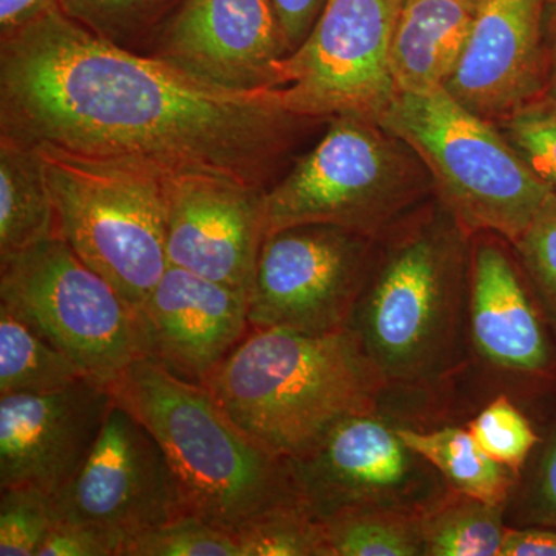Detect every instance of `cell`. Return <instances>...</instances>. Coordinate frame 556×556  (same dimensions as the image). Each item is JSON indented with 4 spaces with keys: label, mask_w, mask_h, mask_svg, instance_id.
<instances>
[{
    "label": "cell",
    "mask_w": 556,
    "mask_h": 556,
    "mask_svg": "<svg viewBox=\"0 0 556 556\" xmlns=\"http://www.w3.org/2000/svg\"><path fill=\"white\" fill-rule=\"evenodd\" d=\"M321 123L273 90L237 93L113 46L58 3L0 40V135L36 148L269 189Z\"/></svg>",
    "instance_id": "obj_1"
},
{
    "label": "cell",
    "mask_w": 556,
    "mask_h": 556,
    "mask_svg": "<svg viewBox=\"0 0 556 556\" xmlns=\"http://www.w3.org/2000/svg\"><path fill=\"white\" fill-rule=\"evenodd\" d=\"M470 233L447 208L420 206L376 240L348 329L387 382L399 422H453L467 388Z\"/></svg>",
    "instance_id": "obj_2"
},
{
    "label": "cell",
    "mask_w": 556,
    "mask_h": 556,
    "mask_svg": "<svg viewBox=\"0 0 556 556\" xmlns=\"http://www.w3.org/2000/svg\"><path fill=\"white\" fill-rule=\"evenodd\" d=\"M204 387L244 433L287 459L348 417L378 412L388 393L348 328L327 334L251 328Z\"/></svg>",
    "instance_id": "obj_3"
},
{
    "label": "cell",
    "mask_w": 556,
    "mask_h": 556,
    "mask_svg": "<svg viewBox=\"0 0 556 556\" xmlns=\"http://www.w3.org/2000/svg\"><path fill=\"white\" fill-rule=\"evenodd\" d=\"M110 387L160 442L189 515L237 533L270 511L305 504L289 459L244 433L206 387L149 357L134 362Z\"/></svg>",
    "instance_id": "obj_4"
},
{
    "label": "cell",
    "mask_w": 556,
    "mask_h": 556,
    "mask_svg": "<svg viewBox=\"0 0 556 556\" xmlns=\"http://www.w3.org/2000/svg\"><path fill=\"white\" fill-rule=\"evenodd\" d=\"M416 153L439 204L470 236L490 232L515 244L552 192L495 124L445 89L397 93L378 121Z\"/></svg>",
    "instance_id": "obj_5"
},
{
    "label": "cell",
    "mask_w": 556,
    "mask_h": 556,
    "mask_svg": "<svg viewBox=\"0 0 556 556\" xmlns=\"http://www.w3.org/2000/svg\"><path fill=\"white\" fill-rule=\"evenodd\" d=\"M431 190L433 179L405 142L375 121L340 115L266 190V229L324 223L379 239Z\"/></svg>",
    "instance_id": "obj_6"
},
{
    "label": "cell",
    "mask_w": 556,
    "mask_h": 556,
    "mask_svg": "<svg viewBox=\"0 0 556 556\" xmlns=\"http://www.w3.org/2000/svg\"><path fill=\"white\" fill-rule=\"evenodd\" d=\"M39 149L58 236L138 309L169 268L166 175L127 161Z\"/></svg>",
    "instance_id": "obj_7"
},
{
    "label": "cell",
    "mask_w": 556,
    "mask_h": 556,
    "mask_svg": "<svg viewBox=\"0 0 556 556\" xmlns=\"http://www.w3.org/2000/svg\"><path fill=\"white\" fill-rule=\"evenodd\" d=\"M0 305L101 382L149 357L138 309L60 236L0 258Z\"/></svg>",
    "instance_id": "obj_8"
},
{
    "label": "cell",
    "mask_w": 556,
    "mask_h": 556,
    "mask_svg": "<svg viewBox=\"0 0 556 556\" xmlns=\"http://www.w3.org/2000/svg\"><path fill=\"white\" fill-rule=\"evenodd\" d=\"M556 332L507 240L470 237L467 388L478 402L526 399L556 388Z\"/></svg>",
    "instance_id": "obj_9"
},
{
    "label": "cell",
    "mask_w": 556,
    "mask_h": 556,
    "mask_svg": "<svg viewBox=\"0 0 556 556\" xmlns=\"http://www.w3.org/2000/svg\"><path fill=\"white\" fill-rule=\"evenodd\" d=\"M401 0H327L306 39L278 65L281 108L302 118L378 123L396 98L390 42Z\"/></svg>",
    "instance_id": "obj_10"
},
{
    "label": "cell",
    "mask_w": 556,
    "mask_h": 556,
    "mask_svg": "<svg viewBox=\"0 0 556 556\" xmlns=\"http://www.w3.org/2000/svg\"><path fill=\"white\" fill-rule=\"evenodd\" d=\"M376 240L324 223L269 232L248 294L251 328L303 334L346 329Z\"/></svg>",
    "instance_id": "obj_11"
},
{
    "label": "cell",
    "mask_w": 556,
    "mask_h": 556,
    "mask_svg": "<svg viewBox=\"0 0 556 556\" xmlns=\"http://www.w3.org/2000/svg\"><path fill=\"white\" fill-rule=\"evenodd\" d=\"M386 413L348 417L313 448L289 459L305 506L318 519L350 508L422 515L448 492L441 475L399 437Z\"/></svg>",
    "instance_id": "obj_12"
},
{
    "label": "cell",
    "mask_w": 556,
    "mask_h": 556,
    "mask_svg": "<svg viewBox=\"0 0 556 556\" xmlns=\"http://www.w3.org/2000/svg\"><path fill=\"white\" fill-rule=\"evenodd\" d=\"M53 503L58 521L100 530L121 552L131 538L189 515L160 442L116 401L86 463Z\"/></svg>",
    "instance_id": "obj_13"
},
{
    "label": "cell",
    "mask_w": 556,
    "mask_h": 556,
    "mask_svg": "<svg viewBox=\"0 0 556 556\" xmlns=\"http://www.w3.org/2000/svg\"><path fill=\"white\" fill-rule=\"evenodd\" d=\"M148 54L211 86L257 93L277 89L288 50L270 0H185Z\"/></svg>",
    "instance_id": "obj_14"
},
{
    "label": "cell",
    "mask_w": 556,
    "mask_h": 556,
    "mask_svg": "<svg viewBox=\"0 0 556 556\" xmlns=\"http://www.w3.org/2000/svg\"><path fill=\"white\" fill-rule=\"evenodd\" d=\"M115 396L87 378L53 393L0 396V489L30 485L56 496L100 438Z\"/></svg>",
    "instance_id": "obj_15"
},
{
    "label": "cell",
    "mask_w": 556,
    "mask_h": 556,
    "mask_svg": "<svg viewBox=\"0 0 556 556\" xmlns=\"http://www.w3.org/2000/svg\"><path fill=\"white\" fill-rule=\"evenodd\" d=\"M266 190L206 175L167 177L169 266L249 294L268 233Z\"/></svg>",
    "instance_id": "obj_16"
},
{
    "label": "cell",
    "mask_w": 556,
    "mask_h": 556,
    "mask_svg": "<svg viewBox=\"0 0 556 556\" xmlns=\"http://www.w3.org/2000/svg\"><path fill=\"white\" fill-rule=\"evenodd\" d=\"M547 0H479L466 50L445 90L497 123L547 90Z\"/></svg>",
    "instance_id": "obj_17"
},
{
    "label": "cell",
    "mask_w": 556,
    "mask_h": 556,
    "mask_svg": "<svg viewBox=\"0 0 556 556\" xmlns=\"http://www.w3.org/2000/svg\"><path fill=\"white\" fill-rule=\"evenodd\" d=\"M247 292L169 266L138 308L149 358L206 386L248 334Z\"/></svg>",
    "instance_id": "obj_18"
},
{
    "label": "cell",
    "mask_w": 556,
    "mask_h": 556,
    "mask_svg": "<svg viewBox=\"0 0 556 556\" xmlns=\"http://www.w3.org/2000/svg\"><path fill=\"white\" fill-rule=\"evenodd\" d=\"M479 0H401L390 42L397 93L445 89L466 50Z\"/></svg>",
    "instance_id": "obj_19"
},
{
    "label": "cell",
    "mask_w": 556,
    "mask_h": 556,
    "mask_svg": "<svg viewBox=\"0 0 556 556\" xmlns=\"http://www.w3.org/2000/svg\"><path fill=\"white\" fill-rule=\"evenodd\" d=\"M58 236L42 152L0 135V258Z\"/></svg>",
    "instance_id": "obj_20"
},
{
    "label": "cell",
    "mask_w": 556,
    "mask_h": 556,
    "mask_svg": "<svg viewBox=\"0 0 556 556\" xmlns=\"http://www.w3.org/2000/svg\"><path fill=\"white\" fill-rule=\"evenodd\" d=\"M399 437L441 475L448 489L493 506H507L518 473L478 447L466 426H399Z\"/></svg>",
    "instance_id": "obj_21"
},
{
    "label": "cell",
    "mask_w": 556,
    "mask_h": 556,
    "mask_svg": "<svg viewBox=\"0 0 556 556\" xmlns=\"http://www.w3.org/2000/svg\"><path fill=\"white\" fill-rule=\"evenodd\" d=\"M87 378L30 324L0 305V396L53 393Z\"/></svg>",
    "instance_id": "obj_22"
},
{
    "label": "cell",
    "mask_w": 556,
    "mask_h": 556,
    "mask_svg": "<svg viewBox=\"0 0 556 556\" xmlns=\"http://www.w3.org/2000/svg\"><path fill=\"white\" fill-rule=\"evenodd\" d=\"M426 556H500L506 536V506L448 489L422 515Z\"/></svg>",
    "instance_id": "obj_23"
},
{
    "label": "cell",
    "mask_w": 556,
    "mask_h": 556,
    "mask_svg": "<svg viewBox=\"0 0 556 556\" xmlns=\"http://www.w3.org/2000/svg\"><path fill=\"white\" fill-rule=\"evenodd\" d=\"M320 521L332 556H426L420 514L350 508Z\"/></svg>",
    "instance_id": "obj_24"
},
{
    "label": "cell",
    "mask_w": 556,
    "mask_h": 556,
    "mask_svg": "<svg viewBox=\"0 0 556 556\" xmlns=\"http://www.w3.org/2000/svg\"><path fill=\"white\" fill-rule=\"evenodd\" d=\"M185 0H56L62 13L113 46L148 54Z\"/></svg>",
    "instance_id": "obj_25"
},
{
    "label": "cell",
    "mask_w": 556,
    "mask_h": 556,
    "mask_svg": "<svg viewBox=\"0 0 556 556\" xmlns=\"http://www.w3.org/2000/svg\"><path fill=\"white\" fill-rule=\"evenodd\" d=\"M236 536L240 556H332L324 525L305 504L270 511Z\"/></svg>",
    "instance_id": "obj_26"
},
{
    "label": "cell",
    "mask_w": 556,
    "mask_h": 556,
    "mask_svg": "<svg viewBox=\"0 0 556 556\" xmlns=\"http://www.w3.org/2000/svg\"><path fill=\"white\" fill-rule=\"evenodd\" d=\"M464 426L486 456L518 475L541 442L530 417L507 394L486 401Z\"/></svg>",
    "instance_id": "obj_27"
},
{
    "label": "cell",
    "mask_w": 556,
    "mask_h": 556,
    "mask_svg": "<svg viewBox=\"0 0 556 556\" xmlns=\"http://www.w3.org/2000/svg\"><path fill=\"white\" fill-rule=\"evenodd\" d=\"M536 177L556 190V98L544 91L535 100L493 123Z\"/></svg>",
    "instance_id": "obj_28"
},
{
    "label": "cell",
    "mask_w": 556,
    "mask_h": 556,
    "mask_svg": "<svg viewBox=\"0 0 556 556\" xmlns=\"http://www.w3.org/2000/svg\"><path fill=\"white\" fill-rule=\"evenodd\" d=\"M121 556H240L236 533L185 515L131 538Z\"/></svg>",
    "instance_id": "obj_29"
},
{
    "label": "cell",
    "mask_w": 556,
    "mask_h": 556,
    "mask_svg": "<svg viewBox=\"0 0 556 556\" xmlns=\"http://www.w3.org/2000/svg\"><path fill=\"white\" fill-rule=\"evenodd\" d=\"M506 522L556 529V417L518 475L506 506Z\"/></svg>",
    "instance_id": "obj_30"
},
{
    "label": "cell",
    "mask_w": 556,
    "mask_h": 556,
    "mask_svg": "<svg viewBox=\"0 0 556 556\" xmlns=\"http://www.w3.org/2000/svg\"><path fill=\"white\" fill-rule=\"evenodd\" d=\"M54 521L49 493L30 485L0 489V555L38 556Z\"/></svg>",
    "instance_id": "obj_31"
},
{
    "label": "cell",
    "mask_w": 556,
    "mask_h": 556,
    "mask_svg": "<svg viewBox=\"0 0 556 556\" xmlns=\"http://www.w3.org/2000/svg\"><path fill=\"white\" fill-rule=\"evenodd\" d=\"M511 247L556 332V190L548 193L529 228Z\"/></svg>",
    "instance_id": "obj_32"
},
{
    "label": "cell",
    "mask_w": 556,
    "mask_h": 556,
    "mask_svg": "<svg viewBox=\"0 0 556 556\" xmlns=\"http://www.w3.org/2000/svg\"><path fill=\"white\" fill-rule=\"evenodd\" d=\"M38 556H121V544L89 526L56 519Z\"/></svg>",
    "instance_id": "obj_33"
},
{
    "label": "cell",
    "mask_w": 556,
    "mask_h": 556,
    "mask_svg": "<svg viewBox=\"0 0 556 556\" xmlns=\"http://www.w3.org/2000/svg\"><path fill=\"white\" fill-rule=\"evenodd\" d=\"M288 54L298 49L316 24L327 0H270Z\"/></svg>",
    "instance_id": "obj_34"
},
{
    "label": "cell",
    "mask_w": 556,
    "mask_h": 556,
    "mask_svg": "<svg viewBox=\"0 0 556 556\" xmlns=\"http://www.w3.org/2000/svg\"><path fill=\"white\" fill-rule=\"evenodd\" d=\"M500 556H556V529L507 526Z\"/></svg>",
    "instance_id": "obj_35"
},
{
    "label": "cell",
    "mask_w": 556,
    "mask_h": 556,
    "mask_svg": "<svg viewBox=\"0 0 556 556\" xmlns=\"http://www.w3.org/2000/svg\"><path fill=\"white\" fill-rule=\"evenodd\" d=\"M56 0H0V40L10 38Z\"/></svg>",
    "instance_id": "obj_36"
},
{
    "label": "cell",
    "mask_w": 556,
    "mask_h": 556,
    "mask_svg": "<svg viewBox=\"0 0 556 556\" xmlns=\"http://www.w3.org/2000/svg\"><path fill=\"white\" fill-rule=\"evenodd\" d=\"M547 91L556 98V33L548 40Z\"/></svg>",
    "instance_id": "obj_37"
},
{
    "label": "cell",
    "mask_w": 556,
    "mask_h": 556,
    "mask_svg": "<svg viewBox=\"0 0 556 556\" xmlns=\"http://www.w3.org/2000/svg\"><path fill=\"white\" fill-rule=\"evenodd\" d=\"M546 27L547 39L551 40L556 33V0H547Z\"/></svg>",
    "instance_id": "obj_38"
}]
</instances>
